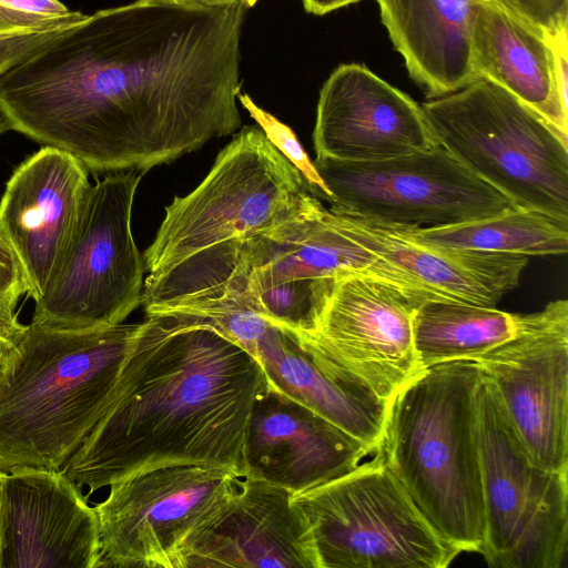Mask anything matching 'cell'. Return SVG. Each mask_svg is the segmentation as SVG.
Returning <instances> with one entry per match:
<instances>
[{"instance_id":"obj_28","label":"cell","mask_w":568,"mask_h":568,"mask_svg":"<svg viewBox=\"0 0 568 568\" xmlns=\"http://www.w3.org/2000/svg\"><path fill=\"white\" fill-rule=\"evenodd\" d=\"M88 14L74 17L45 27L0 33V75L26 58L84 20Z\"/></svg>"},{"instance_id":"obj_11","label":"cell","mask_w":568,"mask_h":568,"mask_svg":"<svg viewBox=\"0 0 568 568\" xmlns=\"http://www.w3.org/2000/svg\"><path fill=\"white\" fill-rule=\"evenodd\" d=\"M142 175L114 173L91 185L75 231L34 301L33 324L85 331L122 324L140 305L144 262L131 231Z\"/></svg>"},{"instance_id":"obj_6","label":"cell","mask_w":568,"mask_h":568,"mask_svg":"<svg viewBox=\"0 0 568 568\" xmlns=\"http://www.w3.org/2000/svg\"><path fill=\"white\" fill-rule=\"evenodd\" d=\"M440 146L515 206L568 223V135L478 78L422 104Z\"/></svg>"},{"instance_id":"obj_8","label":"cell","mask_w":568,"mask_h":568,"mask_svg":"<svg viewBox=\"0 0 568 568\" xmlns=\"http://www.w3.org/2000/svg\"><path fill=\"white\" fill-rule=\"evenodd\" d=\"M291 501L311 528L321 568H445L460 554L429 525L381 452Z\"/></svg>"},{"instance_id":"obj_15","label":"cell","mask_w":568,"mask_h":568,"mask_svg":"<svg viewBox=\"0 0 568 568\" xmlns=\"http://www.w3.org/2000/svg\"><path fill=\"white\" fill-rule=\"evenodd\" d=\"M71 154L42 146L11 174L0 199V235L17 256L28 296L40 297L80 220L91 184Z\"/></svg>"},{"instance_id":"obj_1","label":"cell","mask_w":568,"mask_h":568,"mask_svg":"<svg viewBox=\"0 0 568 568\" xmlns=\"http://www.w3.org/2000/svg\"><path fill=\"white\" fill-rule=\"evenodd\" d=\"M247 9L136 0L97 11L0 75V112L91 172L170 163L241 126Z\"/></svg>"},{"instance_id":"obj_4","label":"cell","mask_w":568,"mask_h":568,"mask_svg":"<svg viewBox=\"0 0 568 568\" xmlns=\"http://www.w3.org/2000/svg\"><path fill=\"white\" fill-rule=\"evenodd\" d=\"M475 362L433 365L387 409L381 453L416 507L460 552L481 554L485 513L476 442Z\"/></svg>"},{"instance_id":"obj_7","label":"cell","mask_w":568,"mask_h":568,"mask_svg":"<svg viewBox=\"0 0 568 568\" xmlns=\"http://www.w3.org/2000/svg\"><path fill=\"white\" fill-rule=\"evenodd\" d=\"M422 303L387 281L344 272L316 280L306 321L280 328L322 371L389 405L425 369L413 337V316Z\"/></svg>"},{"instance_id":"obj_34","label":"cell","mask_w":568,"mask_h":568,"mask_svg":"<svg viewBox=\"0 0 568 568\" xmlns=\"http://www.w3.org/2000/svg\"><path fill=\"white\" fill-rule=\"evenodd\" d=\"M7 471L0 469V568H2L4 545V477Z\"/></svg>"},{"instance_id":"obj_5","label":"cell","mask_w":568,"mask_h":568,"mask_svg":"<svg viewBox=\"0 0 568 568\" xmlns=\"http://www.w3.org/2000/svg\"><path fill=\"white\" fill-rule=\"evenodd\" d=\"M324 209L262 129L245 126L204 180L165 207L144 267L155 275L209 246L314 219Z\"/></svg>"},{"instance_id":"obj_36","label":"cell","mask_w":568,"mask_h":568,"mask_svg":"<svg viewBox=\"0 0 568 568\" xmlns=\"http://www.w3.org/2000/svg\"><path fill=\"white\" fill-rule=\"evenodd\" d=\"M6 130H9L7 124H6V121L0 112V135L6 131Z\"/></svg>"},{"instance_id":"obj_33","label":"cell","mask_w":568,"mask_h":568,"mask_svg":"<svg viewBox=\"0 0 568 568\" xmlns=\"http://www.w3.org/2000/svg\"><path fill=\"white\" fill-rule=\"evenodd\" d=\"M361 0H302L305 10L316 16H323Z\"/></svg>"},{"instance_id":"obj_24","label":"cell","mask_w":568,"mask_h":568,"mask_svg":"<svg viewBox=\"0 0 568 568\" xmlns=\"http://www.w3.org/2000/svg\"><path fill=\"white\" fill-rule=\"evenodd\" d=\"M531 314L457 301H424L413 316L414 345L424 368L473 361L524 329Z\"/></svg>"},{"instance_id":"obj_14","label":"cell","mask_w":568,"mask_h":568,"mask_svg":"<svg viewBox=\"0 0 568 568\" xmlns=\"http://www.w3.org/2000/svg\"><path fill=\"white\" fill-rule=\"evenodd\" d=\"M316 158L375 162L438 144L422 105L367 67H337L320 91Z\"/></svg>"},{"instance_id":"obj_35","label":"cell","mask_w":568,"mask_h":568,"mask_svg":"<svg viewBox=\"0 0 568 568\" xmlns=\"http://www.w3.org/2000/svg\"><path fill=\"white\" fill-rule=\"evenodd\" d=\"M181 3L190 4H212L226 1H243L248 8L253 7L258 0H172Z\"/></svg>"},{"instance_id":"obj_16","label":"cell","mask_w":568,"mask_h":568,"mask_svg":"<svg viewBox=\"0 0 568 568\" xmlns=\"http://www.w3.org/2000/svg\"><path fill=\"white\" fill-rule=\"evenodd\" d=\"M333 224L374 256L366 273L387 281L420 301H457L496 306L515 290L528 257L430 246L396 227L337 214Z\"/></svg>"},{"instance_id":"obj_18","label":"cell","mask_w":568,"mask_h":568,"mask_svg":"<svg viewBox=\"0 0 568 568\" xmlns=\"http://www.w3.org/2000/svg\"><path fill=\"white\" fill-rule=\"evenodd\" d=\"M368 455L359 440L267 384L248 416L242 477L295 495L352 471Z\"/></svg>"},{"instance_id":"obj_25","label":"cell","mask_w":568,"mask_h":568,"mask_svg":"<svg viewBox=\"0 0 568 568\" xmlns=\"http://www.w3.org/2000/svg\"><path fill=\"white\" fill-rule=\"evenodd\" d=\"M396 229L415 242L445 248L527 257L568 251L567 222L518 206L452 225Z\"/></svg>"},{"instance_id":"obj_32","label":"cell","mask_w":568,"mask_h":568,"mask_svg":"<svg viewBox=\"0 0 568 568\" xmlns=\"http://www.w3.org/2000/svg\"><path fill=\"white\" fill-rule=\"evenodd\" d=\"M27 326L18 321L16 306L0 304V371L21 341Z\"/></svg>"},{"instance_id":"obj_21","label":"cell","mask_w":568,"mask_h":568,"mask_svg":"<svg viewBox=\"0 0 568 568\" xmlns=\"http://www.w3.org/2000/svg\"><path fill=\"white\" fill-rule=\"evenodd\" d=\"M476 78L513 94L568 135V103L558 90L547 36L494 0L479 1L470 32Z\"/></svg>"},{"instance_id":"obj_19","label":"cell","mask_w":568,"mask_h":568,"mask_svg":"<svg viewBox=\"0 0 568 568\" xmlns=\"http://www.w3.org/2000/svg\"><path fill=\"white\" fill-rule=\"evenodd\" d=\"M284 487L239 478L229 508L189 551L184 568H321L311 528Z\"/></svg>"},{"instance_id":"obj_3","label":"cell","mask_w":568,"mask_h":568,"mask_svg":"<svg viewBox=\"0 0 568 568\" xmlns=\"http://www.w3.org/2000/svg\"><path fill=\"white\" fill-rule=\"evenodd\" d=\"M139 323H30L0 371V469H60L101 417Z\"/></svg>"},{"instance_id":"obj_29","label":"cell","mask_w":568,"mask_h":568,"mask_svg":"<svg viewBox=\"0 0 568 568\" xmlns=\"http://www.w3.org/2000/svg\"><path fill=\"white\" fill-rule=\"evenodd\" d=\"M78 12L59 0H0V33L45 27Z\"/></svg>"},{"instance_id":"obj_9","label":"cell","mask_w":568,"mask_h":568,"mask_svg":"<svg viewBox=\"0 0 568 568\" xmlns=\"http://www.w3.org/2000/svg\"><path fill=\"white\" fill-rule=\"evenodd\" d=\"M485 513L481 555L496 568H561L568 549V474L536 465L489 378L475 399Z\"/></svg>"},{"instance_id":"obj_10","label":"cell","mask_w":568,"mask_h":568,"mask_svg":"<svg viewBox=\"0 0 568 568\" xmlns=\"http://www.w3.org/2000/svg\"><path fill=\"white\" fill-rule=\"evenodd\" d=\"M239 478L223 467L175 463L111 484L94 506L97 568H184L191 548L231 505Z\"/></svg>"},{"instance_id":"obj_37","label":"cell","mask_w":568,"mask_h":568,"mask_svg":"<svg viewBox=\"0 0 568 568\" xmlns=\"http://www.w3.org/2000/svg\"><path fill=\"white\" fill-rule=\"evenodd\" d=\"M474 1L478 2V1H484V0H474Z\"/></svg>"},{"instance_id":"obj_12","label":"cell","mask_w":568,"mask_h":568,"mask_svg":"<svg viewBox=\"0 0 568 568\" xmlns=\"http://www.w3.org/2000/svg\"><path fill=\"white\" fill-rule=\"evenodd\" d=\"M331 212L392 227H433L481 219L511 201L443 146L375 162L315 159Z\"/></svg>"},{"instance_id":"obj_20","label":"cell","mask_w":568,"mask_h":568,"mask_svg":"<svg viewBox=\"0 0 568 568\" xmlns=\"http://www.w3.org/2000/svg\"><path fill=\"white\" fill-rule=\"evenodd\" d=\"M248 276L242 239L229 240L149 275L140 305L146 316L174 315L209 324L254 356L270 323L252 304Z\"/></svg>"},{"instance_id":"obj_13","label":"cell","mask_w":568,"mask_h":568,"mask_svg":"<svg viewBox=\"0 0 568 568\" xmlns=\"http://www.w3.org/2000/svg\"><path fill=\"white\" fill-rule=\"evenodd\" d=\"M530 459L568 474V302L532 313L517 335L476 357Z\"/></svg>"},{"instance_id":"obj_27","label":"cell","mask_w":568,"mask_h":568,"mask_svg":"<svg viewBox=\"0 0 568 568\" xmlns=\"http://www.w3.org/2000/svg\"><path fill=\"white\" fill-rule=\"evenodd\" d=\"M237 100L257 122L268 141L301 172L313 195L329 203V190L292 129L260 108L248 94L240 92Z\"/></svg>"},{"instance_id":"obj_23","label":"cell","mask_w":568,"mask_h":568,"mask_svg":"<svg viewBox=\"0 0 568 568\" xmlns=\"http://www.w3.org/2000/svg\"><path fill=\"white\" fill-rule=\"evenodd\" d=\"M254 358L267 384L359 440L381 450L388 405L371 392L334 378L282 328L270 323Z\"/></svg>"},{"instance_id":"obj_17","label":"cell","mask_w":568,"mask_h":568,"mask_svg":"<svg viewBox=\"0 0 568 568\" xmlns=\"http://www.w3.org/2000/svg\"><path fill=\"white\" fill-rule=\"evenodd\" d=\"M2 568H97L99 519L62 469L7 473Z\"/></svg>"},{"instance_id":"obj_30","label":"cell","mask_w":568,"mask_h":568,"mask_svg":"<svg viewBox=\"0 0 568 568\" xmlns=\"http://www.w3.org/2000/svg\"><path fill=\"white\" fill-rule=\"evenodd\" d=\"M547 37L568 29V0H494Z\"/></svg>"},{"instance_id":"obj_26","label":"cell","mask_w":568,"mask_h":568,"mask_svg":"<svg viewBox=\"0 0 568 568\" xmlns=\"http://www.w3.org/2000/svg\"><path fill=\"white\" fill-rule=\"evenodd\" d=\"M316 280H288L272 284L247 282L255 311L272 325L294 328L307 318Z\"/></svg>"},{"instance_id":"obj_22","label":"cell","mask_w":568,"mask_h":568,"mask_svg":"<svg viewBox=\"0 0 568 568\" xmlns=\"http://www.w3.org/2000/svg\"><path fill=\"white\" fill-rule=\"evenodd\" d=\"M382 22L410 77L428 99L476 80L470 32L474 0H376Z\"/></svg>"},{"instance_id":"obj_2","label":"cell","mask_w":568,"mask_h":568,"mask_svg":"<svg viewBox=\"0 0 568 568\" xmlns=\"http://www.w3.org/2000/svg\"><path fill=\"white\" fill-rule=\"evenodd\" d=\"M266 387L257 361L211 325L146 316L101 417L63 470L89 494L175 463L242 477L248 416Z\"/></svg>"},{"instance_id":"obj_31","label":"cell","mask_w":568,"mask_h":568,"mask_svg":"<svg viewBox=\"0 0 568 568\" xmlns=\"http://www.w3.org/2000/svg\"><path fill=\"white\" fill-rule=\"evenodd\" d=\"M28 286L20 263L0 235V304L17 306Z\"/></svg>"}]
</instances>
